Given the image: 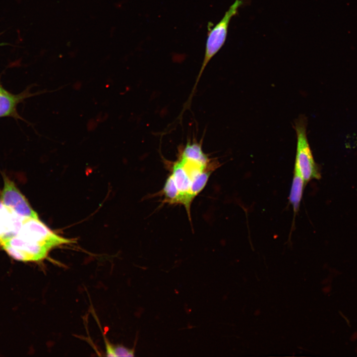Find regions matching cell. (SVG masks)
<instances>
[{
  "label": "cell",
  "instance_id": "obj_1",
  "mask_svg": "<svg viewBox=\"0 0 357 357\" xmlns=\"http://www.w3.org/2000/svg\"><path fill=\"white\" fill-rule=\"evenodd\" d=\"M242 4L241 0H236L218 23L213 27L211 24H209L203 60L188 101L190 102L206 66L224 45L227 38L229 23L232 18L237 14L238 9Z\"/></svg>",
  "mask_w": 357,
  "mask_h": 357
},
{
  "label": "cell",
  "instance_id": "obj_2",
  "mask_svg": "<svg viewBox=\"0 0 357 357\" xmlns=\"http://www.w3.org/2000/svg\"><path fill=\"white\" fill-rule=\"evenodd\" d=\"M306 125V119L304 116H299L295 121L297 140L295 164L299 168L305 184L313 179L321 178L307 140Z\"/></svg>",
  "mask_w": 357,
  "mask_h": 357
},
{
  "label": "cell",
  "instance_id": "obj_3",
  "mask_svg": "<svg viewBox=\"0 0 357 357\" xmlns=\"http://www.w3.org/2000/svg\"><path fill=\"white\" fill-rule=\"evenodd\" d=\"M32 243L44 247L49 250L57 246L72 242V240L53 233L39 218H24L16 235Z\"/></svg>",
  "mask_w": 357,
  "mask_h": 357
},
{
  "label": "cell",
  "instance_id": "obj_4",
  "mask_svg": "<svg viewBox=\"0 0 357 357\" xmlns=\"http://www.w3.org/2000/svg\"><path fill=\"white\" fill-rule=\"evenodd\" d=\"M3 187L1 192V203L7 209L22 218H38L27 199L14 182L3 175Z\"/></svg>",
  "mask_w": 357,
  "mask_h": 357
},
{
  "label": "cell",
  "instance_id": "obj_5",
  "mask_svg": "<svg viewBox=\"0 0 357 357\" xmlns=\"http://www.w3.org/2000/svg\"><path fill=\"white\" fill-rule=\"evenodd\" d=\"M24 218L0 203V244L17 234Z\"/></svg>",
  "mask_w": 357,
  "mask_h": 357
},
{
  "label": "cell",
  "instance_id": "obj_6",
  "mask_svg": "<svg viewBox=\"0 0 357 357\" xmlns=\"http://www.w3.org/2000/svg\"><path fill=\"white\" fill-rule=\"evenodd\" d=\"M25 96L24 94H12L0 85V118H19L16 108Z\"/></svg>",
  "mask_w": 357,
  "mask_h": 357
},
{
  "label": "cell",
  "instance_id": "obj_7",
  "mask_svg": "<svg viewBox=\"0 0 357 357\" xmlns=\"http://www.w3.org/2000/svg\"><path fill=\"white\" fill-rule=\"evenodd\" d=\"M306 184L298 166L295 164L293 178L289 194V202L296 215L298 212Z\"/></svg>",
  "mask_w": 357,
  "mask_h": 357
},
{
  "label": "cell",
  "instance_id": "obj_8",
  "mask_svg": "<svg viewBox=\"0 0 357 357\" xmlns=\"http://www.w3.org/2000/svg\"><path fill=\"white\" fill-rule=\"evenodd\" d=\"M161 192L164 196L163 202L177 204L178 190L171 174L167 178Z\"/></svg>",
  "mask_w": 357,
  "mask_h": 357
},
{
  "label": "cell",
  "instance_id": "obj_9",
  "mask_svg": "<svg viewBox=\"0 0 357 357\" xmlns=\"http://www.w3.org/2000/svg\"><path fill=\"white\" fill-rule=\"evenodd\" d=\"M107 356L108 357H133L134 350L129 349L121 345L113 346L106 341Z\"/></svg>",
  "mask_w": 357,
  "mask_h": 357
}]
</instances>
